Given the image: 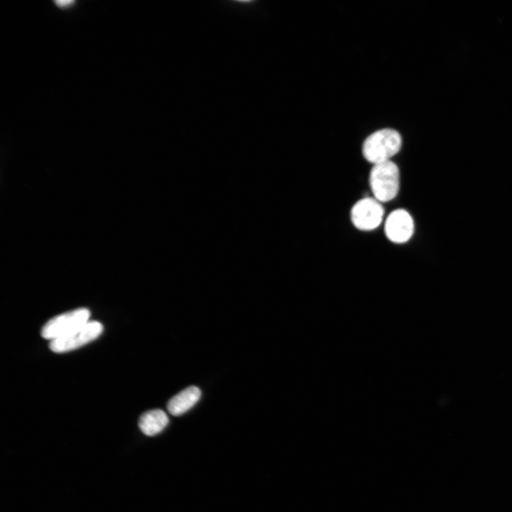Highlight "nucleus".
Wrapping results in <instances>:
<instances>
[{
	"label": "nucleus",
	"mask_w": 512,
	"mask_h": 512,
	"mask_svg": "<svg viewBox=\"0 0 512 512\" xmlns=\"http://www.w3.org/2000/svg\"><path fill=\"white\" fill-rule=\"evenodd\" d=\"M383 207L375 198H364L358 201L351 210L352 223L363 231L377 228L383 220Z\"/></svg>",
	"instance_id": "5"
},
{
	"label": "nucleus",
	"mask_w": 512,
	"mask_h": 512,
	"mask_svg": "<svg viewBox=\"0 0 512 512\" xmlns=\"http://www.w3.org/2000/svg\"><path fill=\"white\" fill-rule=\"evenodd\" d=\"M369 183L374 198L380 203L395 198L400 187V172L391 160L373 164L369 176Z\"/></svg>",
	"instance_id": "2"
},
{
	"label": "nucleus",
	"mask_w": 512,
	"mask_h": 512,
	"mask_svg": "<svg viewBox=\"0 0 512 512\" xmlns=\"http://www.w3.org/2000/svg\"><path fill=\"white\" fill-rule=\"evenodd\" d=\"M103 331L102 324L89 321L72 332L50 341V349L55 353H65L78 348L96 339Z\"/></svg>",
	"instance_id": "4"
},
{
	"label": "nucleus",
	"mask_w": 512,
	"mask_h": 512,
	"mask_svg": "<svg viewBox=\"0 0 512 512\" xmlns=\"http://www.w3.org/2000/svg\"><path fill=\"white\" fill-rule=\"evenodd\" d=\"M168 423V416L160 409L146 411L141 415L139 420V429L147 436H154L160 433Z\"/></svg>",
	"instance_id": "8"
},
{
	"label": "nucleus",
	"mask_w": 512,
	"mask_h": 512,
	"mask_svg": "<svg viewBox=\"0 0 512 512\" xmlns=\"http://www.w3.org/2000/svg\"><path fill=\"white\" fill-rule=\"evenodd\" d=\"M90 311L78 308L53 317L41 329V336L50 341L60 338L84 325L90 320Z\"/></svg>",
	"instance_id": "3"
},
{
	"label": "nucleus",
	"mask_w": 512,
	"mask_h": 512,
	"mask_svg": "<svg viewBox=\"0 0 512 512\" xmlns=\"http://www.w3.org/2000/svg\"><path fill=\"white\" fill-rule=\"evenodd\" d=\"M201 390L196 386H190L172 397L167 403L168 411L174 416L181 415L199 400Z\"/></svg>",
	"instance_id": "7"
},
{
	"label": "nucleus",
	"mask_w": 512,
	"mask_h": 512,
	"mask_svg": "<svg viewBox=\"0 0 512 512\" xmlns=\"http://www.w3.org/2000/svg\"><path fill=\"white\" fill-rule=\"evenodd\" d=\"M402 146L400 133L385 128L370 134L363 142L362 152L365 159L373 164L390 161Z\"/></svg>",
	"instance_id": "1"
},
{
	"label": "nucleus",
	"mask_w": 512,
	"mask_h": 512,
	"mask_svg": "<svg viewBox=\"0 0 512 512\" xmlns=\"http://www.w3.org/2000/svg\"><path fill=\"white\" fill-rule=\"evenodd\" d=\"M386 237L394 243L408 241L414 233V222L410 213L404 209L392 211L384 225Z\"/></svg>",
	"instance_id": "6"
},
{
	"label": "nucleus",
	"mask_w": 512,
	"mask_h": 512,
	"mask_svg": "<svg viewBox=\"0 0 512 512\" xmlns=\"http://www.w3.org/2000/svg\"><path fill=\"white\" fill-rule=\"evenodd\" d=\"M56 6L60 7L61 9H65L68 8L70 6H72L74 4V1H55Z\"/></svg>",
	"instance_id": "9"
}]
</instances>
